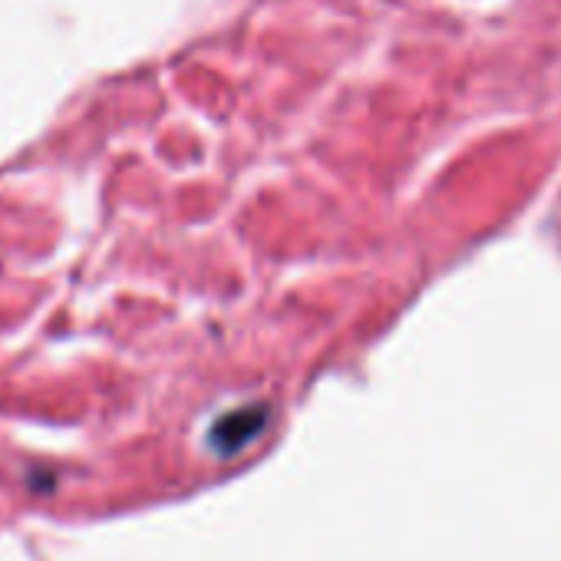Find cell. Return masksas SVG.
<instances>
[{
	"label": "cell",
	"mask_w": 561,
	"mask_h": 561,
	"mask_svg": "<svg viewBox=\"0 0 561 561\" xmlns=\"http://www.w3.org/2000/svg\"><path fill=\"white\" fill-rule=\"evenodd\" d=\"M264 423H267V410L264 407H248V410H234V413H228L225 420H218L215 423V430H211V446L218 449V453H238L244 443H251L261 430H264Z\"/></svg>",
	"instance_id": "cell-1"
}]
</instances>
